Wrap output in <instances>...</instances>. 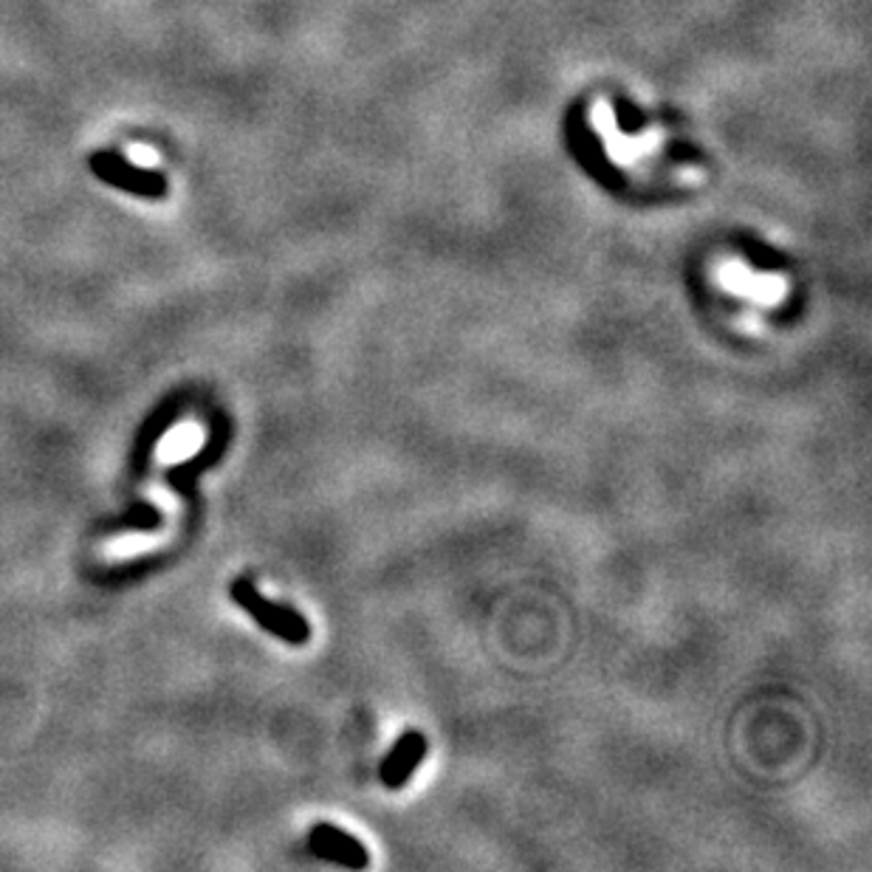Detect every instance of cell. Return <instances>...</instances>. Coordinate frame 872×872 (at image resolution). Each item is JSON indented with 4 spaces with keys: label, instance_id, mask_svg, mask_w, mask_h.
Masks as SVG:
<instances>
[{
    "label": "cell",
    "instance_id": "cell-3",
    "mask_svg": "<svg viewBox=\"0 0 872 872\" xmlns=\"http://www.w3.org/2000/svg\"><path fill=\"white\" fill-rule=\"evenodd\" d=\"M427 757V737L409 728L396 740V746L390 748V754L382 762V782L387 785L390 791H398L409 782L415 768L421 766V759Z\"/></svg>",
    "mask_w": 872,
    "mask_h": 872
},
{
    "label": "cell",
    "instance_id": "cell-5",
    "mask_svg": "<svg viewBox=\"0 0 872 872\" xmlns=\"http://www.w3.org/2000/svg\"><path fill=\"white\" fill-rule=\"evenodd\" d=\"M201 446V433L195 427H178L176 433H170L162 444V458L164 460H181L187 455H193Z\"/></svg>",
    "mask_w": 872,
    "mask_h": 872
},
{
    "label": "cell",
    "instance_id": "cell-2",
    "mask_svg": "<svg viewBox=\"0 0 872 872\" xmlns=\"http://www.w3.org/2000/svg\"><path fill=\"white\" fill-rule=\"evenodd\" d=\"M91 170L100 181L111 184L116 189L136 195V198H147V201H162L167 195V178L158 170H147L138 164L127 162L122 153L116 150H96L91 156Z\"/></svg>",
    "mask_w": 872,
    "mask_h": 872
},
{
    "label": "cell",
    "instance_id": "cell-4",
    "mask_svg": "<svg viewBox=\"0 0 872 872\" xmlns=\"http://www.w3.org/2000/svg\"><path fill=\"white\" fill-rule=\"evenodd\" d=\"M311 850L322 859L333 861V864L353 866V870L371 864V855H367L362 841L353 839L345 830L333 828V824H316L314 833H311Z\"/></svg>",
    "mask_w": 872,
    "mask_h": 872
},
{
    "label": "cell",
    "instance_id": "cell-1",
    "mask_svg": "<svg viewBox=\"0 0 872 872\" xmlns=\"http://www.w3.org/2000/svg\"><path fill=\"white\" fill-rule=\"evenodd\" d=\"M232 599L240 610H246V613L266 630V633L283 639L286 644L302 646L311 641V624H308L297 610L269 602V599L255 588L251 579H235Z\"/></svg>",
    "mask_w": 872,
    "mask_h": 872
}]
</instances>
